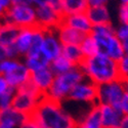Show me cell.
Instances as JSON below:
<instances>
[{
	"label": "cell",
	"mask_w": 128,
	"mask_h": 128,
	"mask_svg": "<svg viewBox=\"0 0 128 128\" xmlns=\"http://www.w3.org/2000/svg\"><path fill=\"white\" fill-rule=\"evenodd\" d=\"M30 118L39 128H76V121L62 104L44 96Z\"/></svg>",
	"instance_id": "cell-1"
},
{
	"label": "cell",
	"mask_w": 128,
	"mask_h": 128,
	"mask_svg": "<svg viewBox=\"0 0 128 128\" xmlns=\"http://www.w3.org/2000/svg\"><path fill=\"white\" fill-rule=\"evenodd\" d=\"M79 67L85 78L98 86L120 79L118 62L100 53L84 58Z\"/></svg>",
	"instance_id": "cell-2"
},
{
	"label": "cell",
	"mask_w": 128,
	"mask_h": 128,
	"mask_svg": "<svg viewBox=\"0 0 128 128\" xmlns=\"http://www.w3.org/2000/svg\"><path fill=\"white\" fill-rule=\"evenodd\" d=\"M90 35L98 45V53L118 62L124 54L122 42L115 35V28L111 24L94 26Z\"/></svg>",
	"instance_id": "cell-3"
},
{
	"label": "cell",
	"mask_w": 128,
	"mask_h": 128,
	"mask_svg": "<svg viewBox=\"0 0 128 128\" xmlns=\"http://www.w3.org/2000/svg\"><path fill=\"white\" fill-rule=\"evenodd\" d=\"M84 79L85 76L80 67H74L69 72L54 77L51 86L45 96L49 98L54 102L62 104L65 100H68L72 89Z\"/></svg>",
	"instance_id": "cell-4"
},
{
	"label": "cell",
	"mask_w": 128,
	"mask_h": 128,
	"mask_svg": "<svg viewBox=\"0 0 128 128\" xmlns=\"http://www.w3.org/2000/svg\"><path fill=\"white\" fill-rule=\"evenodd\" d=\"M45 94L41 93L31 81L16 89L12 100V109L28 117L32 115Z\"/></svg>",
	"instance_id": "cell-5"
},
{
	"label": "cell",
	"mask_w": 128,
	"mask_h": 128,
	"mask_svg": "<svg viewBox=\"0 0 128 128\" xmlns=\"http://www.w3.org/2000/svg\"><path fill=\"white\" fill-rule=\"evenodd\" d=\"M0 22L12 25L18 29L36 27V10L33 4L12 5Z\"/></svg>",
	"instance_id": "cell-6"
},
{
	"label": "cell",
	"mask_w": 128,
	"mask_h": 128,
	"mask_svg": "<svg viewBox=\"0 0 128 128\" xmlns=\"http://www.w3.org/2000/svg\"><path fill=\"white\" fill-rule=\"evenodd\" d=\"M125 93L124 81L115 80L98 86V104H109L117 108Z\"/></svg>",
	"instance_id": "cell-7"
},
{
	"label": "cell",
	"mask_w": 128,
	"mask_h": 128,
	"mask_svg": "<svg viewBox=\"0 0 128 128\" xmlns=\"http://www.w3.org/2000/svg\"><path fill=\"white\" fill-rule=\"evenodd\" d=\"M68 100L87 106L98 104V85L85 78L72 89Z\"/></svg>",
	"instance_id": "cell-8"
},
{
	"label": "cell",
	"mask_w": 128,
	"mask_h": 128,
	"mask_svg": "<svg viewBox=\"0 0 128 128\" xmlns=\"http://www.w3.org/2000/svg\"><path fill=\"white\" fill-rule=\"evenodd\" d=\"M36 26L42 30H56L62 20V14L48 4L36 6Z\"/></svg>",
	"instance_id": "cell-9"
},
{
	"label": "cell",
	"mask_w": 128,
	"mask_h": 128,
	"mask_svg": "<svg viewBox=\"0 0 128 128\" xmlns=\"http://www.w3.org/2000/svg\"><path fill=\"white\" fill-rule=\"evenodd\" d=\"M62 44L58 37L56 30H46L41 47V54L50 64L53 60L62 54Z\"/></svg>",
	"instance_id": "cell-10"
},
{
	"label": "cell",
	"mask_w": 128,
	"mask_h": 128,
	"mask_svg": "<svg viewBox=\"0 0 128 128\" xmlns=\"http://www.w3.org/2000/svg\"><path fill=\"white\" fill-rule=\"evenodd\" d=\"M62 24L80 32L83 35L90 34V32L92 30V25L90 23L86 12L62 16Z\"/></svg>",
	"instance_id": "cell-11"
},
{
	"label": "cell",
	"mask_w": 128,
	"mask_h": 128,
	"mask_svg": "<svg viewBox=\"0 0 128 128\" xmlns=\"http://www.w3.org/2000/svg\"><path fill=\"white\" fill-rule=\"evenodd\" d=\"M54 77H56L54 74L52 73V71L49 69V67H47L42 70L31 73L30 81L41 93L46 95L47 91L49 90L51 84L53 82Z\"/></svg>",
	"instance_id": "cell-12"
},
{
	"label": "cell",
	"mask_w": 128,
	"mask_h": 128,
	"mask_svg": "<svg viewBox=\"0 0 128 128\" xmlns=\"http://www.w3.org/2000/svg\"><path fill=\"white\" fill-rule=\"evenodd\" d=\"M30 77H31V72L22 62L18 64L16 69H14L10 73L4 76L8 86L14 90L20 88V86H23L28 81H30Z\"/></svg>",
	"instance_id": "cell-13"
},
{
	"label": "cell",
	"mask_w": 128,
	"mask_h": 128,
	"mask_svg": "<svg viewBox=\"0 0 128 128\" xmlns=\"http://www.w3.org/2000/svg\"><path fill=\"white\" fill-rule=\"evenodd\" d=\"M102 128H118L123 115L113 106L98 104Z\"/></svg>",
	"instance_id": "cell-14"
},
{
	"label": "cell",
	"mask_w": 128,
	"mask_h": 128,
	"mask_svg": "<svg viewBox=\"0 0 128 128\" xmlns=\"http://www.w3.org/2000/svg\"><path fill=\"white\" fill-rule=\"evenodd\" d=\"M29 117L10 108L0 113V128H18Z\"/></svg>",
	"instance_id": "cell-15"
},
{
	"label": "cell",
	"mask_w": 128,
	"mask_h": 128,
	"mask_svg": "<svg viewBox=\"0 0 128 128\" xmlns=\"http://www.w3.org/2000/svg\"><path fill=\"white\" fill-rule=\"evenodd\" d=\"M56 32L62 45H70V44L79 45L81 43V41L83 40V38L86 36L64 24H60L56 29Z\"/></svg>",
	"instance_id": "cell-16"
},
{
	"label": "cell",
	"mask_w": 128,
	"mask_h": 128,
	"mask_svg": "<svg viewBox=\"0 0 128 128\" xmlns=\"http://www.w3.org/2000/svg\"><path fill=\"white\" fill-rule=\"evenodd\" d=\"M76 128H102L98 104H94L76 122Z\"/></svg>",
	"instance_id": "cell-17"
},
{
	"label": "cell",
	"mask_w": 128,
	"mask_h": 128,
	"mask_svg": "<svg viewBox=\"0 0 128 128\" xmlns=\"http://www.w3.org/2000/svg\"><path fill=\"white\" fill-rule=\"evenodd\" d=\"M34 29H35V27L20 29L18 37H16V42L14 44L18 56H26L27 53L29 52L31 43H32V38H33V34H34Z\"/></svg>",
	"instance_id": "cell-18"
},
{
	"label": "cell",
	"mask_w": 128,
	"mask_h": 128,
	"mask_svg": "<svg viewBox=\"0 0 128 128\" xmlns=\"http://www.w3.org/2000/svg\"><path fill=\"white\" fill-rule=\"evenodd\" d=\"M86 14L90 20L92 27L111 24V14L106 6L88 7Z\"/></svg>",
	"instance_id": "cell-19"
},
{
	"label": "cell",
	"mask_w": 128,
	"mask_h": 128,
	"mask_svg": "<svg viewBox=\"0 0 128 128\" xmlns=\"http://www.w3.org/2000/svg\"><path fill=\"white\" fill-rule=\"evenodd\" d=\"M87 0H62L60 12L62 16L83 14L88 9Z\"/></svg>",
	"instance_id": "cell-20"
},
{
	"label": "cell",
	"mask_w": 128,
	"mask_h": 128,
	"mask_svg": "<svg viewBox=\"0 0 128 128\" xmlns=\"http://www.w3.org/2000/svg\"><path fill=\"white\" fill-rule=\"evenodd\" d=\"M0 23H1V27H0V44L3 46L14 45L20 29L12 25L5 24L2 22Z\"/></svg>",
	"instance_id": "cell-21"
},
{
	"label": "cell",
	"mask_w": 128,
	"mask_h": 128,
	"mask_svg": "<svg viewBox=\"0 0 128 128\" xmlns=\"http://www.w3.org/2000/svg\"><path fill=\"white\" fill-rule=\"evenodd\" d=\"M24 64L31 73L49 67V62L41 54V52L35 54H27Z\"/></svg>",
	"instance_id": "cell-22"
},
{
	"label": "cell",
	"mask_w": 128,
	"mask_h": 128,
	"mask_svg": "<svg viewBox=\"0 0 128 128\" xmlns=\"http://www.w3.org/2000/svg\"><path fill=\"white\" fill-rule=\"evenodd\" d=\"M62 56H65L67 60H69L74 66H80V64L84 60V56L82 54V51L80 49L79 45H62Z\"/></svg>",
	"instance_id": "cell-23"
},
{
	"label": "cell",
	"mask_w": 128,
	"mask_h": 128,
	"mask_svg": "<svg viewBox=\"0 0 128 128\" xmlns=\"http://www.w3.org/2000/svg\"><path fill=\"white\" fill-rule=\"evenodd\" d=\"M74 67H76V66H74L69 60H67L62 54L49 64V69L54 74V76L65 74V73L69 72L70 70H72Z\"/></svg>",
	"instance_id": "cell-24"
},
{
	"label": "cell",
	"mask_w": 128,
	"mask_h": 128,
	"mask_svg": "<svg viewBox=\"0 0 128 128\" xmlns=\"http://www.w3.org/2000/svg\"><path fill=\"white\" fill-rule=\"evenodd\" d=\"M79 46H80V49L82 51V54H83L84 58H91V56H93L98 53V45H96L94 39L92 38V36L90 34L86 35L83 38V40L81 41Z\"/></svg>",
	"instance_id": "cell-25"
},
{
	"label": "cell",
	"mask_w": 128,
	"mask_h": 128,
	"mask_svg": "<svg viewBox=\"0 0 128 128\" xmlns=\"http://www.w3.org/2000/svg\"><path fill=\"white\" fill-rule=\"evenodd\" d=\"M14 89L9 88L3 95L0 96V112L12 108V100L14 96Z\"/></svg>",
	"instance_id": "cell-26"
},
{
	"label": "cell",
	"mask_w": 128,
	"mask_h": 128,
	"mask_svg": "<svg viewBox=\"0 0 128 128\" xmlns=\"http://www.w3.org/2000/svg\"><path fill=\"white\" fill-rule=\"evenodd\" d=\"M20 62L16 58H5L0 62V75H7L14 69L18 67V65Z\"/></svg>",
	"instance_id": "cell-27"
},
{
	"label": "cell",
	"mask_w": 128,
	"mask_h": 128,
	"mask_svg": "<svg viewBox=\"0 0 128 128\" xmlns=\"http://www.w3.org/2000/svg\"><path fill=\"white\" fill-rule=\"evenodd\" d=\"M119 77L122 81L128 80V54H124L118 62Z\"/></svg>",
	"instance_id": "cell-28"
},
{
	"label": "cell",
	"mask_w": 128,
	"mask_h": 128,
	"mask_svg": "<svg viewBox=\"0 0 128 128\" xmlns=\"http://www.w3.org/2000/svg\"><path fill=\"white\" fill-rule=\"evenodd\" d=\"M18 56V52L14 45L3 46L0 44V62L5 58H16Z\"/></svg>",
	"instance_id": "cell-29"
},
{
	"label": "cell",
	"mask_w": 128,
	"mask_h": 128,
	"mask_svg": "<svg viewBox=\"0 0 128 128\" xmlns=\"http://www.w3.org/2000/svg\"><path fill=\"white\" fill-rule=\"evenodd\" d=\"M115 35L121 42L128 38V24H120V26L115 29Z\"/></svg>",
	"instance_id": "cell-30"
},
{
	"label": "cell",
	"mask_w": 128,
	"mask_h": 128,
	"mask_svg": "<svg viewBox=\"0 0 128 128\" xmlns=\"http://www.w3.org/2000/svg\"><path fill=\"white\" fill-rule=\"evenodd\" d=\"M118 18L120 24H128V3L120 4L118 10Z\"/></svg>",
	"instance_id": "cell-31"
},
{
	"label": "cell",
	"mask_w": 128,
	"mask_h": 128,
	"mask_svg": "<svg viewBox=\"0 0 128 128\" xmlns=\"http://www.w3.org/2000/svg\"><path fill=\"white\" fill-rule=\"evenodd\" d=\"M117 109L119 110V112L123 116H128V94L127 93H124L121 100L119 102L118 106H117Z\"/></svg>",
	"instance_id": "cell-32"
},
{
	"label": "cell",
	"mask_w": 128,
	"mask_h": 128,
	"mask_svg": "<svg viewBox=\"0 0 128 128\" xmlns=\"http://www.w3.org/2000/svg\"><path fill=\"white\" fill-rule=\"evenodd\" d=\"M9 88H10V87L8 86V84H7V82H6L5 78H4V76H3V75H0V96H1V95H3Z\"/></svg>",
	"instance_id": "cell-33"
},
{
	"label": "cell",
	"mask_w": 128,
	"mask_h": 128,
	"mask_svg": "<svg viewBox=\"0 0 128 128\" xmlns=\"http://www.w3.org/2000/svg\"><path fill=\"white\" fill-rule=\"evenodd\" d=\"M110 0H87V3L89 7L95 6H106Z\"/></svg>",
	"instance_id": "cell-34"
},
{
	"label": "cell",
	"mask_w": 128,
	"mask_h": 128,
	"mask_svg": "<svg viewBox=\"0 0 128 128\" xmlns=\"http://www.w3.org/2000/svg\"><path fill=\"white\" fill-rule=\"evenodd\" d=\"M18 128H39V127H38V126L36 125V123L29 117V119H28L26 122H24Z\"/></svg>",
	"instance_id": "cell-35"
},
{
	"label": "cell",
	"mask_w": 128,
	"mask_h": 128,
	"mask_svg": "<svg viewBox=\"0 0 128 128\" xmlns=\"http://www.w3.org/2000/svg\"><path fill=\"white\" fill-rule=\"evenodd\" d=\"M48 5H50L51 7L56 8V10L60 12V6H62V0H48ZM62 14V12H60Z\"/></svg>",
	"instance_id": "cell-36"
},
{
	"label": "cell",
	"mask_w": 128,
	"mask_h": 128,
	"mask_svg": "<svg viewBox=\"0 0 128 128\" xmlns=\"http://www.w3.org/2000/svg\"><path fill=\"white\" fill-rule=\"evenodd\" d=\"M118 128H128V116H123Z\"/></svg>",
	"instance_id": "cell-37"
},
{
	"label": "cell",
	"mask_w": 128,
	"mask_h": 128,
	"mask_svg": "<svg viewBox=\"0 0 128 128\" xmlns=\"http://www.w3.org/2000/svg\"><path fill=\"white\" fill-rule=\"evenodd\" d=\"M32 4H33L35 7L36 6H42V5H45L48 3V0H31Z\"/></svg>",
	"instance_id": "cell-38"
},
{
	"label": "cell",
	"mask_w": 128,
	"mask_h": 128,
	"mask_svg": "<svg viewBox=\"0 0 128 128\" xmlns=\"http://www.w3.org/2000/svg\"><path fill=\"white\" fill-rule=\"evenodd\" d=\"M12 1V5H16V4H32L31 0H10Z\"/></svg>",
	"instance_id": "cell-39"
},
{
	"label": "cell",
	"mask_w": 128,
	"mask_h": 128,
	"mask_svg": "<svg viewBox=\"0 0 128 128\" xmlns=\"http://www.w3.org/2000/svg\"><path fill=\"white\" fill-rule=\"evenodd\" d=\"M122 44H123V48H124V51H125V54H128V38L125 39L122 42Z\"/></svg>",
	"instance_id": "cell-40"
},
{
	"label": "cell",
	"mask_w": 128,
	"mask_h": 128,
	"mask_svg": "<svg viewBox=\"0 0 128 128\" xmlns=\"http://www.w3.org/2000/svg\"><path fill=\"white\" fill-rule=\"evenodd\" d=\"M7 12V10H6V8L2 5V3L1 2H0V18H1L4 14H5V12Z\"/></svg>",
	"instance_id": "cell-41"
},
{
	"label": "cell",
	"mask_w": 128,
	"mask_h": 128,
	"mask_svg": "<svg viewBox=\"0 0 128 128\" xmlns=\"http://www.w3.org/2000/svg\"><path fill=\"white\" fill-rule=\"evenodd\" d=\"M124 89H125V93L128 94V80L124 81Z\"/></svg>",
	"instance_id": "cell-42"
},
{
	"label": "cell",
	"mask_w": 128,
	"mask_h": 128,
	"mask_svg": "<svg viewBox=\"0 0 128 128\" xmlns=\"http://www.w3.org/2000/svg\"><path fill=\"white\" fill-rule=\"evenodd\" d=\"M120 2H121V4H123V3H128V0H120Z\"/></svg>",
	"instance_id": "cell-43"
},
{
	"label": "cell",
	"mask_w": 128,
	"mask_h": 128,
	"mask_svg": "<svg viewBox=\"0 0 128 128\" xmlns=\"http://www.w3.org/2000/svg\"><path fill=\"white\" fill-rule=\"evenodd\" d=\"M0 27H1V23H0Z\"/></svg>",
	"instance_id": "cell-44"
},
{
	"label": "cell",
	"mask_w": 128,
	"mask_h": 128,
	"mask_svg": "<svg viewBox=\"0 0 128 128\" xmlns=\"http://www.w3.org/2000/svg\"><path fill=\"white\" fill-rule=\"evenodd\" d=\"M0 113H1V112H0Z\"/></svg>",
	"instance_id": "cell-45"
}]
</instances>
